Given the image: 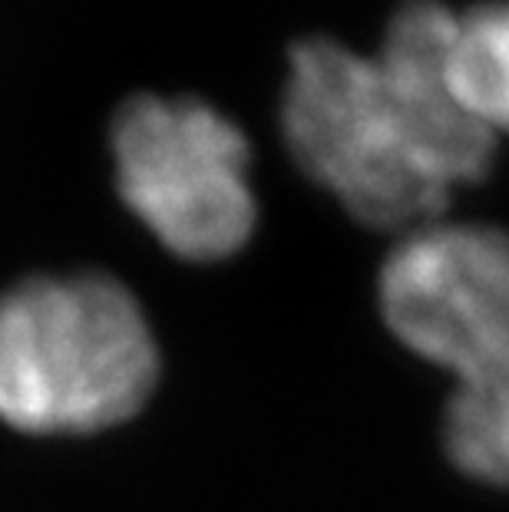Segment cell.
<instances>
[{"instance_id":"obj_1","label":"cell","mask_w":509,"mask_h":512,"mask_svg":"<svg viewBox=\"0 0 509 512\" xmlns=\"http://www.w3.org/2000/svg\"><path fill=\"white\" fill-rule=\"evenodd\" d=\"M457 17L440 0H407L364 60L324 37L291 50L281 123L291 156L354 219L410 228L443 212L457 185L480 182L493 133L447 86Z\"/></svg>"},{"instance_id":"obj_2","label":"cell","mask_w":509,"mask_h":512,"mask_svg":"<svg viewBox=\"0 0 509 512\" xmlns=\"http://www.w3.org/2000/svg\"><path fill=\"white\" fill-rule=\"evenodd\" d=\"M159 347L143 304L103 271L37 275L0 294V420L96 433L143 410Z\"/></svg>"},{"instance_id":"obj_3","label":"cell","mask_w":509,"mask_h":512,"mask_svg":"<svg viewBox=\"0 0 509 512\" xmlns=\"http://www.w3.org/2000/svg\"><path fill=\"white\" fill-rule=\"evenodd\" d=\"M116 189L172 255L219 261L255 228L248 143L202 100L129 96L113 119Z\"/></svg>"},{"instance_id":"obj_4","label":"cell","mask_w":509,"mask_h":512,"mask_svg":"<svg viewBox=\"0 0 509 512\" xmlns=\"http://www.w3.org/2000/svg\"><path fill=\"white\" fill-rule=\"evenodd\" d=\"M381 311L410 351L463 374L509 337V235L420 228L381 271Z\"/></svg>"},{"instance_id":"obj_5","label":"cell","mask_w":509,"mask_h":512,"mask_svg":"<svg viewBox=\"0 0 509 512\" xmlns=\"http://www.w3.org/2000/svg\"><path fill=\"white\" fill-rule=\"evenodd\" d=\"M447 410V453L463 473L509 486V337L457 377Z\"/></svg>"},{"instance_id":"obj_6","label":"cell","mask_w":509,"mask_h":512,"mask_svg":"<svg viewBox=\"0 0 509 512\" xmlns=\"http://www.w3.org/2000/svg\"><path fill=\"white\" fill-rule=\"evenodd\" d=\"M447 86L457 106L483 129H509V0L457 17L447 57Z\"/></svg>"}]
</instances>
